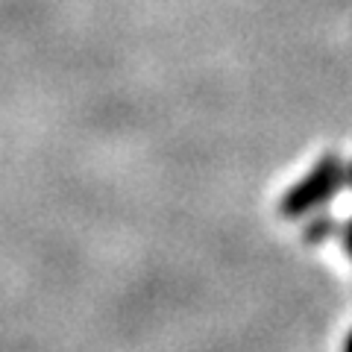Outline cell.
Returning a JSON list of instances; mask_svg holds the SVG:
<instances>
[{"mask_svg":"<svg viewBox=\"0 0 352 352\" xmlns=\"http://www.w3.org/2000/svg\"><path fill=\"white\" fill-rule=\"evenodd\" d=\"M340 164L335 156H329L323 159L317 168L305 176V179L296 185V188L285 197L282 200V208H285V214L288 217H296V214H305L308 208H314V206H320L326 203L329 197H335L338 191V185H340Z\"/></svg>","mask_w":352,"mask_h":352,"instance_id":"1","label":"cell"},{"mask_svg":"<svg viewBox=\"0 0 352 352\" xmlns=\"http://www.w3.org/2000/svg\"><path fill=\"white\" fill-rule=\"evenodd\" d=\"M349 179H352V170H349Z\"/></svg>","mask_w":352,"mask_h":352,"instance_id":"2","label":"cell"}]
</instances>
